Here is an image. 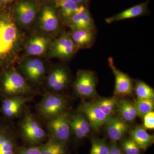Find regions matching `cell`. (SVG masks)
I'll return each instance as SVG.
<instances>
[{"label":"cell","mask_w":154,"mask_h":154,"mask_svg":"<svg viewBox=\"0 0 154 154\" xmlns=\"http://www.w3.org/2000/svg\"><path fill=\"white\" fill-rule=\"evenodd\" d=\"M14 12L0 8V68L7 69L18 59L24 36L17 26Z\"/></svg>","instance_id":"cell-1"},{"label":"cell","mask_w":154,"mask_h":154,"mask_svg":"<svg viewBox=\"0 0 154 154\" xmlns=\"http://www.w3.org/2000/svg\"><path fill=\"white\" fill-rule=\"evenodd\" d=\"M68 106L66 98L60 94L49 92L43 96L37 106L39 115L48 121L66 112Z\"/></svg>","instance_id":"cell-2"},{"label":"cell","mask_w":154,"mask_h":154,"mask_svg":"<svg viewBox=\"0 0 154 154\" xmlns=\"http://www.w3.org/2000/svg\"><path fill=\"white\" fill-rule=\"evenodd\" d=\"M3 92L8 97L28 96L32 90L24 77L14 69L5 70L2 78Z\"/></svg>","instance_id":"cell-3"},{"label":"cell","mask_w":154,"mask_h":154,"mask_svg":"<svg viewBox=\"0 0 154 154\" xmlns=\"http://www.w3.org/2000/svg\"><path fill=\"white\" fill-rule=\"evenodd\" d=\"M22 139L27 146H39L46 140L48 135L41 124L33 115L27 113L20 124Z\"/></svg>","instance_id":"cell-4"},{"label":"cell","mask_w":154,"mask_h":154,"mask_svg":"<svg viewBox=\"0 0 154 154\" xmlns=\"http://www.w3.org/2000/svg\"><path fill=\"white\" fill-rule=\"evenodd\" d=\"M96 84L97 78L94 72L80 70L74 83V91L77 96L84 100L95 99L97 97Z\"/></svg>","instance_id":"cell-5"},{"label":"cell","mask_w":154,"mask_h":154,"mask_svg":"<svg viewBox=\"0 0 154 154\" xmlns=\"http://www.w3.org/2000/svg\"><path fill=\"white\" fill-rule=\"evenodd\" d=\"M69 113L67 111L48 121V136L68 146L71 136V129L69 122Z\"/></svg>","instance_id":"cell-6"},{"label":"cell","mask_w":154,"mask_h":154,"mask_svg":"<svg viewBox=\"0 0 154 154\" xmlns=\"http://www.w3.org/2000/svg\"><path fill=\"white\" fill-rule=\"evenodd\" d=\"M79 50L69 34L64 33L51 43L48 57L67 60L72 57Z\"/></svg>","instance_id":"cell-7"},{"label":"cell","mask_w":154,"mask_h":154,"mask_svg":"<svg viewBox=\"0 0 154 154\" xmlns=\"http://www.w3.org/2000/svg\"><path fill=\"white\" fill-rule=\"evenodd\" d=\"M79 111L85 114L90 122L91 128L96 132H98L110 118L91 102L84 100L79 107Z\"/></svg>","instance_id":"cell-8"},{"label":"cell","mask_w":154,"mask_h":154,"mask_svg":"<svg viewBox=\"0 0 154 154\" xmlns=\"http://www.w3.org/2000/svg\"><path fill=\"white\" fill-rule=\"evenodd\" d=\"M21 69L25 78L33 84H40L43 82L45 77V66L39 59H27L22 63Z\"/></svg>","instance_id":"cell-9"},{"label":"cell","mask_w":154,"mask_h":154,"mask_svg":"<svg viewBox=\"0 0 154 154\" xmlns=\"http://www.w3.org/2000/svg\"><path fill=\"white\" fill-rule=\"evenodd\" d=\"M108 61L109 66L115 77V96H125L132 94L134 86L131 78L116 68L113 62V57H109Z\"/></svg>","instance_id":"cell-10"},{"label":"cell","mask_w":154,"mask_h":154,"mask_svg":"<svg viewBox=\"0 0 154 154\" xmlns=\"http://www.w3.org/2000/svg\"><path fill=\"white\" fill-rule=\"evenodd\" d=\"M69 122L72 133L76 141L80 142L88 137L91 133V127L85 114L79 111L69 115Z\"/></svg>","instance_id":"cell-11"},{"label":"cell","mask_w":154,"mask_h":154,"mask_svg":"<svg viewBox=\"0 0 154 154\" xmlns=\"http://www.w3.org/2000/svg\"><path fill=\"white\" fill-rule=\"evenodd\" d=\"M31 99L32 98L28 96H9L3 101L2 113L8 118H17L22 113L25 104Z\"/></svg>","instance_id":"cell-12"},{"label":"cell","mask_w":154,"mask_h":154,"mask_svg":"<svg viewBox=\"0 0 154 154\" xmlns=\"http://www.w3.org/2000/svg\"><path fill=\"white\" fill-rule=\"evenodd\" d=\"M70 75L63 67H58L53 69L48 76L47 85L52 93H58L66 89L69 84Z\"/></svg>","instance_id":"cell-13"},{"label":"cell","mask_w":154,"mask_h":154,"mask_svg":"<svg viewBox=\"0 0 154 154\" xmlns=\"http://www.w3.org/2000/svg\"><path fill=\"white\" fill-rule=\"evenodd\" d=\"M36 14V7L34 3L26 1L21 2L17 5L14 15L17 24L26 27L32 24Z\"/></svg>","instance_id":"cell-14"},{"label":"cell","mask_w":154,"mask_h":154,"mask_svg":"<svg viewBox=\"0 0 154 154\" xmlns=\"http://www.w3.org/2000/svg\"><path fill=\"white\" fill-rule=\"evenodd\" d=\"M105 125L107 136L111 141L121 140L129 130L128 123L119 116L110 117Z\"/></svg>","instance_id":"cell-15"},{"label":"cell","mask_w":154,"mask_h":154,"mask_svg":"<svg viewBox=\"0 0 154 154\" xmlns=\"http://www.w3.org/2000/svg\"><path fill=\"white\" fill-rule=\"evenodd\" d=\"M72 31L79 30H96L95 22L87 8L78 12L67 22Z\"/></svg>","instance_id":"cell-16"},{"label":"cell","mask_w":154,"mask_h":154,"mask_svg":"<svg viewBox=\"0 0 154 154\" xmlns=\"http://www.w3.org/2000/svg\"><path fill=\"white\" fill-rule=\"evenodd\" d=\"M47 36L34 35L31 36L26 45L25 54L28 56H40L47 51L51 44Z\"/></svg>","instance_id":"cell-17"},{"label":"cell","mask_w":154,"mask_h":154,"mask_svg":"<svg viewBox=\"0 0 154 154\" xmlns=\"http://www.w3.org/2000/svg\"><path fill=\"white\" fill-rule=\"evenodd\" d=\"M39 25L45 32H54L58 30L60 23L54 9L50 6H45L39 17Z\"/></svg>","instance_id":"cell-18"},{"label":"cell","mask_w":154,"mask_h":154,"mask_svg":"<svg viewBox=\"0 0 154 154\" xmlns=\"http://www.w3.org/2000/svg\"><path fill=\"white\" fill-rule=\"evenodd\" d=\"M69 35L79 50L88 49L93 46L96 41V29L73 30Z\"/></svg>","instance_id":"cell-19"},{"label":"cell","mask_w":154,"mask_h":154,"mask_svg":"<svg viewBox=\"0 0 154 154\" xmlns=\"http://www.w3.org/2000/svg\"><path fill=\"white\" fill-rule=\"evenodd\" d=\"M55 4L56 8L59 10L61 21L65 25L75 14L87 8L70 0H56Z\"/></svg>","instance_id":"cell-20"},{"label":"cell","mask_w":154,"mask_h":154,"mask_svg":"<svg viewBox=\"0 0 154 154\" xmlns=\"http://www.w3.org/2000/svg\"><path fill=\"white\" fill-rule=\"evenodd\" d=\"M148 5V2L141 3L139 5H137L125 10L113 17L107 18L105 19V22L108 24H110L124 19L136 18L143 16L147 13Z\"/></svg>","instance_id":"cell-21"},{"label":"cell","mask_w":154,"mask_h":154,"mask_svg":"<svg viewBox=\"0 0 154 154\" xmlns=\"http://www.w3.org/2000/svg\"><path fill=\"white\" fill-rule=\"evenodd\" d=\"M129 135L142 150H146L154 143L153 136L149 134L142 125H138L131 130Z\"/></svg>","instance_id":"cell-22"},{"label":"cell","mask_w":154,"mask_h":154,"mask_svg":"<svg viewBox=\"0 0 154 154\" xmlns=\"http://www.w3.org/2000/svg\"><path fill=\"white\" fill-rule=\"evenodd\" d=\"M17 141L12 132L5 128H0V154H17Z\"/></svg>","instance_id":"cell-23"},{"label":"cell","mask_w":154,"mask_h":154,"mask_svg":"<svg viewBox=\"0 0 154 154\" xmlns=\"http://www.w3.org/2000/svg\"><path fill=\"white\" fill-rule=\"evenodd\" d=\"M116 112L119 116L128 123L134 121L138 116L134 103L126 99L118 100Z\"/></svg>","instance_id":"cell-24"},{"label":"cell","mask_w":154,"mask_h":154,"mask_svg":"<svg viewBox=\"0 0 154 154\" xmlns=\"http://www.w3.org/2000/svg\"><path fill=\"white\" fill-rule=\"evenodd\" d=\"M118 99L116 96L110 98L94 99L91 103L99 107L105 115L109 117L114 116L117 110Z\"/></svg>","instance_id":"cell-25"},{"label":"cell","mask_w":154,"mask_h":154,"mask_svg":"<svg viewBox=\"0 0 154 154\" xmlns=\"http://www.w3.org/2000/svg\"><path fill=\"white\" fill-rule=\"evenodd\" d=\"M41 154H70L68 146L51 137L42 145Z\"/></svg>","instance_id":"cell-26"},{"label":"cell","mask_w":154,"mask_h":154,"mask_svg":"<svg viewBox=\"0 0 154 154\" xmlns=\"http://www.w3.org/2000/svg\"><path fill=\"white\" fill-rule=\"evenodd\" d=\"M135 93L138 98L154 99L153 89L143 81L138 80L134 87Z\"/></svg>","instance_id":"cell-27"},{"label":"cell","mask_w":154,"mask_h":154,"mask_svg":"<svg viewBox=\"0 0 154 154\" xmlns=\"http://www.w3.org/2000/svg\"><path fill=\"white\" fill-rule=\"evenodd\" d=\"M134 104L137 111L138 115L142 118L146 113L154 110V99H142L137 98Z\"/></svg>","instance_id":"cell-28"},{"label":"cell","mask_w":154,"mask_h":154,"mask_svg":"<svg viewBox=\"0 0 154 154\" xmlns=\"http://www.w3.org/2000/svg\"><path fill=\"white\" fill-rule=\"evenodd\" d=\"M91 147L89 154H108L109 145L105 139L94 137L91 139Z\"/></svg>","instance_id":"cell-29"},{"label":"cell","mask_w":154,"mask_h":154,"mask_svg":"<svg viewBox=\"0 0 154 154\" xmlns=\"http://www.w3.org/2000/svg\"><path fill=\"white\" fill-rule=\"evenodd\" d=\"M120 141L119 146L123 154H141L142 150L130 138H123Z\"/></svg>","instance_id":"cell-30"},{"label":"cell","mask_w":154,"mask_h":154,"mask_svg":"<svg viewBox=\"0 0 154 154\" xmlns=\"http://www.w3.org/2000/svg\"><path fill=\"white\" fill-rule=\"evenodd\" d=\"M42 145L18 147L17 154H41Z\"/></svg>","instance_id":"cell-31"},{"label":"cell","mask_w":154,"mask_h":154,"mask_svg":"<svg viewBox=\"0 0 154 154\" xmlns=\"http://www.w3.org/2000/svg\"><path fill=\"white\" fill-rule=\"evenodd\" d=\"M143 126L146 129H153L154 128V112L151 111L143 117Z\"/></svg>","instance_id":"cell-32"},{"label":"cell","mask_w":154,"mask_h":154,"mask_svg":"<svg viewBox=\"0 0 154 154\" xmlns=\"http://www.w3.org/2000/svg\"><path fill=\"white\" fill-rule=\"evenodd\" d=\"M108 154H123L116 142L110 141Z\"/></svg>","instance_id":"cell-33"},{"label":"cell","mask_w":154,"mask_h":154,"mask_svg":"<svg viewBox=\"0 0 154 154\" xmlns=\"http://www.w3.org/2000/svg\"><path fill=\"white\" fill-rule=\"evenodd\" d=\"M70 1L76 3L78 5L84 6L85 7H86V6H87L88 2H89V0H70Z\"/></svg>","instance_id":"cell-34"},{"label":"cell","mask_w":154,"mask_h":154,"mask_svg":"<svg viewBox=\"0 0 154 154\" xmlns=\"http://www.w3.org/2000/svg\"><path fill=\"white\" fill-rule=\"evenodd\" d=\"M17 0H0V8L8 5Z\"/></svg>","instance_id":"cell-35"},{"label":"cell","mask_w":154,"mask_h":154,"mask_svg":"<svg viewBox=\"0 0 154 154\" xmlns=\"http://www.w3.org/2000/svg\"><path fill=\"white\" fill-rule=\"evenodd\" d=\"M48 1H51V2H52V1H54L55 2L56 0H48Z\"/></svg>","instance_id":"cell-36"}]
</instances>
